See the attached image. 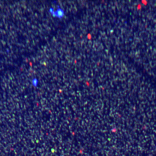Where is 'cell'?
I'll return each mask as SVG.
<instances>
[{"label": "cell", "mask_w": 156, "mask_h": 156, "mask_svg": "<svg viewBox=\"0 0 156 156\" xmlns=\"http://www.w3.org/2000/svg\"><path fill=\"white\" fill-rule=\"evenodd\" d=\"M32 83L33 85H34V87H36L37 86L38 84V80L36 79V78H34V79L33 80Z\"/></svg>", "instance_id": "6da1fadb"}]
</instances>
